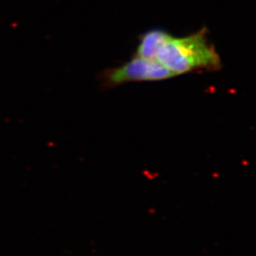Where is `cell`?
I'll use <instances>...</instances> for the list:
<instances>
[{
  "instance_id": "obj_1",
  "label": "cell",
  "mask_w": 256,
  "mask_h": 256,
  "mask_svg": "<svg viewBox=\"0 0 256 256\" xmlns=\"http://www.w3.org/2000/svg\"><path fill=\"white\" fill-rule=\"evenodd\" d=\"M155 60L176 76L221 68L220 54L210 44L205 28L186 36H173L167 32Z\"/></svg>"
},
{
  "instance_id": "obj_2",
  "label": "cell",
  "mask_w": 256,
  "mask_h": 256,
  "mask_svg": "<svg viewBox=\"0 0 256 256\" xmlns=\"http://www.w3.org/2000/svg\"><path fill=\"white\" fill-rule=\"evenodd\" d=\"M172 77H176V75L156 60L138 56L122 66L108 70L104 74V80L110 86L130 82L162 81Z\"/></svg>"
},
{
  "instance_id": "obj_3",
  "label": "cell",
  "mask_w": 256,
  "mask_h": 256,
  "mask_svg": "<svg viewBox=\"0 0 256 256\" xmlns=\"http://www.w3.org/2000/svg\"><path fill=\"white\" fill-rule=\"evenodd\" d=\"M167 32L162 30H151L144 34L138 44L136 56L155 60L156 52L160 46Z\"/></svg>"
}]
</instances>
